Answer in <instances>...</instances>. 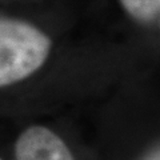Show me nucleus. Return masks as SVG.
Segmentation results:
<instances>
[{"instance_id":"nucleus-1","label":"nucleus","mask_w":160,"mask_h":160,"mask_svg":"<svg viewBox=\"0 0 160 160\" xmlns=\"http://www.w3.org/2000/svg\"><path fill=\"white\" fill-rule=\"evenodd\" d=\"M52 40L26 20L0 18V88L26 80L44 66Z\"/></svg>"},{"instance_id":"nucleus-3","label":"nucleus","mask_w":160,"mask_h":160,"mask_svg":"<svg viewBox=\"0 0 160 160\" xmlns=\"http://www.w3.org/2000/svg\"><path fill=\"white\" fill-rule=\"evenodd\" d=\"M126 12L136 22L151 24L158 22L160 0H119Z\"/></svg>"},{"instance_id":"nucleus-2","label":"nucleus","mask_w":160,"mask_h":160,"mask_svg":"<svg viewBox=\"0 0 160 160\" xmlns=\"http://www.w3.org/2000/svg\"><path fill=\"white\" fill-rule=\"evenodd\" d=\"M13 160H79L58 131L46 124H29L15 139Z\"/></svg>"},{"instance_id":"nucleus-4","label":"nucleus","mask_w":160,"mask_h":160,"mask_svg":"<svg viewBox=\"0 0 160 160\" xmlns=\"http://www.w3.org/2000/svg\"><path fill=\"white\" fill-rule=\"evenodd\" d=\"M0 160H4V159H3V158H2V156H0Z\"/></svg>"}]
</instances>
